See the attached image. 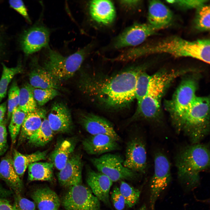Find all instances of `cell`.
<instances>
[{
  "mask_svg": "<svg viewBox=\"0 0 210 210\" xmlns=\"http://www.w3.org/2000/svg\"><path fill=\"white\" fill-rule=\"evenodd\" d=\"M178 178L186 188L190 189L197 186L200 173L210 166V150L207 145L200 143L182 148L175 159Z\"/></svg>",
  "mask_w": 210,
  "mask_h": 210,
  "instance_id": "cell-3",
  "label": "cell"
},
{
  "mask_svg": "<svg viewBox=\"0 0 210 210\" xmlns=\"http://www.w3.org/2000/svg\"><path fill=\"white\" fill-rule=\"evenodd\" d=\"M54 133L47 116L40 127L28 139V143L35 147L44 146L52 140Z\"/></svg>",
  "mask_w": 210,
  "mask_h": 210,
  "instance_id": "cell-28",
  "label": "cell"
},
{
  "mask_svg": "<svg viewBox=\"0 0 210 210\" xmlns=\"http://www.w3.org/2000/svg\"><path fill=\"white\" fill-rule=\"evenodd\" d=\"M10 6L21 15L28 22H31L27 9L22 1L20 0L9 1Z\"/></svg>",
  "mask_w": 210,
  "mask_h": 210,
  "instance_id": "cell-39",
  "label": "cell"
},
{
  "mask_svg": "<svg viewBox=\"0 0 210 210\" xmlns=\"http://www.w3.org/2000/svg\"><path fill=\"white\" fill-rule=\"evenodd\" d=\"M154 172L150 184V206L155 210V203L171 180V164L166 155L161 151L155 153Z\"/></svg>",
  "mask_w": 210,
  "mask_h": 210,
  "instance_id": "cell-9",
  "label": "cell"
},
{
  "mask_svg": "<svg viewBox=\"0 0 210 210\" xmlns=\"http://www.w3.org/2000/svg\"><path fill=\"white\" fill-rule=\"evenodd\" d=\"M100 201L90 188L81 184L69 188L62 204L65 210H101Z\"/></svg>",
  "mask_w": 210,
  "mask_h": 210,
  "instance_id": "cell-10",
  "label": "cell"
},
{
  "mask_svg": "<svg viewBox=\"0 0 210 210\" xmlns=\"http://www.w3.org/2000/svg\"><path fill=\"white\" fill-rule=\"evenodd\" d=\"M138 210H147L146 206L145 204L142 205Z\"/></svg>",
  "mask_w": 210,
  "mask_h": 210,
  "instance_id": "cell-44",
  "label": "cell"
},
{
  "mask_svg": "<svg viewBox=\"0 0 210 210\" xmlns=\"http://www.w3.org/2000/svg\"><path fill=\"white\" fill-rule=\"evenodd\" d=\"M18 107L27 114L37 108V104L33 97L32 87L26 84L20 89Z\"/></svg>",
  "mask_w": 210,
  "mask_h": 210,
  "instance_id": "cell-29",
  "label": "cell"
},
{
  "mask_svg": "<svg viewBox=\"0 0 210 210\" xmlns=\"http://www.w3.org/2000/svg\"><path fill=\"white\" fill-rule=\"evenodd\" d=\"M170 4L177 5L186 9H196L206 4L208 1L204 0H167Z\"/></svg>",
  "mask_w": 210,
  "mask_h": 210,
  "instance_id": "cell-37",
  "label": "cell"
},
{
  "mask_svg": "<svg viewBox=\"0 0 210 210\" xmlns=\"http://www.w3.org/2000/svg\"><path fill=\"white\" fill-rule=\"evenodd\" d=\"M53 164L51 162H37L28 167V179L30 181H51L53 177Z\"/></svg>",
  "mask_w": 210,
  "mask_h": 210,
  "instance_id": "cell-27",
  "label": "cell"
},
{
  "mask_svg": "<svg viewBox=\"0 0 210 210\" xmlns=\"http://www.w3.org/2000/svg\"><path fill=\"white\" fill-rule=\"evenodd\" d=\"M31 197L38 210H58L60 205L57 194L48 187L36 189Z\"/></svg>",
  "mask_w": 210,
  "mask_h": 210,
  "instance_id": "cell-24",
  "label": "cell"
},
{
  "mask_svg": "<svg viewBox=\"0 0 210 210\" xmlns=\"http://www.w3.org/2000/svg\"><path fill=\"white\" fill-rule=\"evenodd\" d=\"M7 105L6 102L0 104V124L3 121Z\"/></svg>",
  "mask_w": 210,
  "mask_h": 210,
  "instance_id": "cell-43",
  "label": "cell"
},
{
  "mask_svg": "<svg viewBox=\"0 0 210 210\" xmlns=\"http://www.w3.org/2000/svg\"><path fill=\"white\" fill-rule=\"evenodd\" d=\"M3 70L0 79V102L5 97L9 84L14 77L22 71V66L10 68L2 64Z\"/></svg>",
  "mask_w": 210,
  "mask_h": 210,
  "instance_id": "cell-30",
  "label": "cell"
},
{
  "mask_svg": "<svg viewBox=\"0 0 210 210\" xmlns=\"http://www.w3.org/2000/svg\"><path fill=\"white\" fill-rule=\"evenodd\" d=\"M117 142L106 135H91L83 141L82 145L88 154L98 155L119 149Z\"/></svg>",
  "mask_w": 210,
  "mask_h": 210,
  "instance_id": "cell-18",
  "label": "cell"
},
{
  "mask_svg": "<svg viewBox=\"0 0 210 210\" xmlns=\"http://www.w3.org/2000/svg\"><path fill=\"white\" fill-rule=\"evenodd\" d=\"M47 151H37L30 154H24L14 149L12 158L15 170L20 177L23 176L26 170L31 164L45 160Z\"/></svg>",
  "mask_w": 210,
  "mask_h": 210,
  "instance_id": "cell-25",
  "label": "cell"
},
{
  "mask_svg": "<svg viewBox=\"0 0 210 210\" xmlns=\"http://www.w3.org/2000/svg\"><path fill=\"white\" fill-rule=\"evenodd\" d=\"M140 3V1L139 0H124L120 1V3L123 6L131 9L136 8Z\"/></svg>",
  "mask_w": 210,
  "mask_h": 210,
  "instance_id": "cell-41",
  "label": "cell"
},
{
  "mask_svg": "<svg viewBox=\"0 0 210 210\" xmlns=\"http://www.w3.org/2000/svg\"><path fill=\"white\" fill-rule=\"evenodd\" d=\"M145 68L143 65L136 66L110 76L85 75L80 82V88L93 101L105 108H121L135 99L137 79Z\"/></svg>",
  "mask_w": 210,
  "mask_h": 210,
  "instance_id": "cell-1",
  "label": "cell"
},
{
  "mask_svg": "<svg viewBox=\"0 0 210 210\" xmlns=\"http://www.w3.org/2000/svg\"><path fill=\"white\" fill-rule=\"evenodd\" d=\"M124 159L119 155L107 153L98 158H91V161L98 172L105 175L113 182L135 179L137 173L124 166Z\"/></svg>",
  "mask_w": 210,
  "mask_h": 210,
  "instance_id": "cell-8",
  "label": "cell"
},
{
  "mask_svg": "<svg viewBox=\"0 0 210 210\" xmlns=\"http://www.w3.org/2000/svg\"><path fill=\"white\" fill-rule=\"evenodd\" d=\"M76 144L72 138L63 139L59 142L50 154L49 159L59 171L65 165L73 154Z\"/></svg>",
  "mask_w": 210,
  "mask_h": 210,
  "instance_id": "cell-23",
  "label": "cell"
},
{
  "mask_svg": "<svg viewBox=\"0 0 210 210\" xmlns=\"http://www.w3.org/2000/svg\"><path fill=\"white\" fill-rule=\"evenodd\" d=\"M87 46L67 56L48 48L44 68L60 83L72 77L79 69L90 51Z\"/></svg>",
  "mask_w": 210,
  "mask_h": 210,
  "instance_id": "cell-6",
  "label": "cell"
},
{
  "mask_svg": "<svg viewBox=\"0 0 210 210\" xmlns=\"http://www.w3.org/2000/svg\"><path fill=\"white\" fill-rule=\"evenodd\" d=\"M34 66L29 75L30 85L36 88H53L58 90L60 83L43 67L40 66L37 60H34Z\"/></svg>",
  "mask_w": 210,
  "mask_h": 210,
  "instance_id": "cell-22",
  "label": "cell"
},
{
  "mask_svg": "<svg viewBox=\"0 0 210 210\" xmlns=\"http://www.w3.org/2000/svg\"><path fill=\"white\" fill-rule=\"evenodd\" d=\"M156 31L148 23H135L126 28L115 39V48L120 49L140 46Z\"/></svg>",
  "mask_w": 210,
  "mask_h": 210,
  "instance_id": "cell-11",
  "label": "cell"
},
{
  "mask_svg": "<svg viewBox=\"0 0 210 210\" xmlns=\"http://www.w3.org/2000/svg\"><path fill=\"white\" fill-rule=\"evenodd\" d=\"M50 32L42 26H34L26 30L22 35L20 43L21 48L26 55L36 52L47 47Z\"/></svg>",
  "mask_w": 210,
  "mask_h": 210,
  "instance_id": "cell-13",
  "label": "cell"
},
{
  "mask_svg": "<svg viewBox=\"0 0 210 210\" xmlns=\"http://www.w3.org/2000/svg\"><path fill=\"white\" fill-rule=\"evenodd\" d=\"M119 188L124 199L125 205L129 208L134 206L139 199L141 191L123 181L121 182Z\"/></svg>",
  "mask_w": 210,
  "mask_h": 210,
  "instance_id": "cell-32",
  "label": "cell"
},
{
  "mask_svg": "<svg viewBox=\"0 0 210 210\" xmlns=\"http://www.w3.org/2000/svg\"><path fill=\"white\" fill-rule=\"evenodd\" d=\"M46 117V111L42 108H37L27 113L20 129L18 143L28 140L40 127Z\"/></svg>",
  "mask_w": 210,
  "mask_h": 210,
  "instance_id": "cell-21",
  "label": "cell"
},
{
  "mask_svg": "<svg viewBox=\"0 0 210 210\" xmlns=\"http://www.w3.org/2000/svg\"><path fill=\"white\" fill-rule=\"evenodd\" d=\"M172 18V11L163 3L158 0L150 1L148 23L156 31L168 26L171 22Z\"/></svg>",
  "mask_w": 210,
  "mask_h": 210,
  "instance_id": "cell-19",
  "label": "cell"
},
{
  "mask_svg": "<svg viewBox=\"0 0 210 210\" xmlns=\"http://www.w3.org/2000/svg\"><path fill=\"white\" fill-rule=\"evenodd\" d=\"M0 178L18 193L22 189V181L15 170L10 155L3 158L0 162Z\"/></svg>",
  "mask_w": 210,
  "mask_h": 210,
  "instance_id": "cell-26",
  "label": "cell"
},
{
  "mask_svg": "<svg viewBox=\"0 0 210 210\" xmlns=\"http://www.w3.org/2000/svg\"><path fill=\"white\" fill-rule=\"evenodd\" d=\"M0 210H14L13 206L6 200L0 198Z\"/></svg>",
  "mask_w": 210,
  "mask_h": 210,
  "instance_id": "cell-42",
  "label": "cell"
},
{
  "mask_svg": "<svg viewBox=\"0 0 210 210\" xmlns=\"http://www.w3.org/2000/svg\"><path fill=\"white\" fill-rule=\"evenodd\" d=\"M111 199L115 208L117 210H123L125 205L124 199L121 193L119 188L117 186L113 188Z\"/></svg>",
  "mask_w": 210,
  "mask_h": 210,
  "instance_id": "cell-38",
  "label": "cell"
},
{
  "mask_svg": "<svg viewBox=\"0 0 210 210\" xmlns=\"http://www.w3.org/2000/svg\"><path fill=\"white\" fill-rule=\"evenodd\" d=\"M86 182L93 194L107 206L111 208L109 192L113 182L99 172L88 168Z\"/></svg>",
  "mask_w": 210,
  "mask_h": 210,
  "instance_id": "cell-15",
  "label": "cell"
},
{
  "mask_svg": "<svg viewBox=\"0 0 210 210\" xmlns=\"http://www.w3.org/2000/svg\"><path fill=\"white\" fill-rule=\"evenodd\" d=\"M197 89L196 80L187 78L181 83L172 98L165 101V107L170 115L175 129L183 112L197 96Z\"/></svg>",
  "mask_w": 210,
  "mask_h": 210,
  "instance_id": "cell-7",
  "label": "cell"
},
{
  "mask_svg": "<svg viewBox=\"0 0 210 210\" xmlns=\"http://www.w3.org/2000/svg\"><path fill=\"white\" fill-rule=\"evenodd\" d=\"M147 153L144 141L141 137L134 136L127 144L123 165L136 172L144 173L147 167Z\"/></svg>",
  "mask_w": 210,
  "mask_h": 210,
  "instance_id": "cell-12",
  "label": "cell"
},
{
  "mask_svg": "<svg viewBox=\"0 0 210 210\" xmlns=\"http://www.w3.org/2000/svg\"><path fill=\"white\" fill-rule=\"evenodd\" d=\"M20 88L15 81H13L11 85L8 93V119L10 118L14 110L18 106Z\"/></svg>",
  "mask_w": 210,
  "mask_h": 210,
  "instance_id": "cell-35",
  "label": "cell"
},
{
  "mask_svg": "<svg viewBox=\"0 0 210 210\" xmlns=\"http://www.w3.org/2000/svg\"><path fill=\"white\" fill-rule=\"evenodd\" d=\"M1 42H0V52L1 51Z\"/></svg>",
  "mask_w": 210,
  "mask_h": 210,
  "instance_id": "cell-45",
  "label": "cell"
},
{
  "mask_svg": "<svg viewBox=\"0 0 210 210\" xmlns=\"http://www.w3.org/2000/svg\"><path fill=\"white\" fill-rule=\"evenodd\" d=\"M187 72V70H173L162 71L153 74L146 95L137 103L133 119L135 121L144 120L160 122L161 101L165 91L174 79Z\"/></svg>",
  "mask_w": 210,
  "mask_h": 210,
  "instance_id": "cell-4",
  "label": "cell"
},
{
  "mask_svg": "<svg viewBox=\"0 0 210 210\" xmlns=\"http://www.w3.org/2000/svg\"><path fill=\"white\" fill-rule=\"evenodd\" d=\"M195 19V27L199 30L209 31L210 30V6L204 4L197 9Z\"/></svg>",
  "mask_w": 210,
  "mask_h": 210,
  "instance_id": "cell-33",
  "label": "cell"
},
{
  "mask_svg": "<svg viewBox=\"0 0 210 210\" xmlns=\"http://www.w3.org/2000/svg\"><path fill=\"white\" fill-rule=\"evenodd\" d=\"M89 10L92 19L102 24H110L114 21L116 17L114 6L110 1H92L90 3Z\"/></svg>",
  "mask_w": 210,
  "mask_h": 210,
  "instance_id": "cell-20",
  "label": "cell"
},
{
  "mask_svg": "<svg viewBox=\"0 0 210 210\" xmlns=\"http://www.w3.org/2000/svg\"><path fill=\"white\" fill-rule=\"evenodd\" d=\"M36 206L34 202L18 195L13 206L14 210H35Z\"/></svg>",
  "mask_w": 210,
  "mask_h": 210,
  "instance_id": "cell-36",
  "label": "cell"
},
{
  "mask_svg": "<svg viewBox=\"0 0 210 210\" xmlns=\"http://www.w3.org/2000/svg\"><path fill=\"white\" fill-rule=\"evenodd\" d=\"M210 50L209 39L190 41L173 36L153 43L133 48L130 49L129 54L133 60L153 54L164 53L176 57H191L209 64Z\"/></svg>",
  "mask_w": 210,
  "mask_h": 210,
  "instance_id": "cell-2",
  "label": "cell"
},
{
  "mask_svg": "<svg viewBox=\"0 0 210 210\" xmlns=\"http://www.w3.org/2000/svg\"><path fill=\"white\" fill-rule=\"evenodd\" d=\"M47 119L54 132L67 133L72 128L70 112L63 103L56 102L52 104Z\"/></svg>",
  "mask_w": 210,
  "mask_h": 210,
  "instance_id": "cell-16",
  "label": "cell"
},
{
  "mask_svg": "<svg viewBox=\"0 0 210 210\" xmlns=\"http://www.w3.org/2000/svg\"><path fill=\"white\" fill-rule=\"evenodd\" d=\"M80 121L84 128L91 135H106L117 141L120 140L113 125L103 117L91 113H86L82 115Z\"/></svg>",
  "mask_w": 210,
  "mask_h": 210,
  "instance_id": "cell-14",
  "label": "cell"
},
{
  "mask_svg": "<svg viewBox=\"0 0 210 210\" xmlns=\"http://www.w3.org/2000/svg\"><path fill=\"white\" fill-rule=\"evenodd\" d=\"M82 163L79 154H72L65 166L59 171L57 178L60 184L65 187L81 184Z\"/></svg>",
  "mask_w": 210,
  "mask_h": 210,
  "instance_id": "cell-17",
  "label": "cell"
},
{
  "mask_svg": "<svg viewBox=\"0 0 210 210\" xmlns=\"http://www.w3.org/2000/svg\"><path fill=\"white\" fill-rule=\"evenodd\" d=\"M210 99L197 96L185 110L180 119L176 132H183L192 144L199 143L210 131Z\"/></svg>",
  "mask_w": 210,
  "mask_h": 210,
  "instance_id": "cell-5",
  "label": "cell"
},
{
  "mask_svg": "<svg viewBox=\"0 0 210 210\" xmlns=\"http://www.w3.org/2000/svg\"><path fill=\"white\" fill-rule=\"evenodd\" d=\"M32 90L34 99L37 104L40 106H43L60 94L57 90L53 88L41 89L32 87Z\"/></svg>",
  "mask_w": 210,
  "mask_h": 210,
  "instance_id": "cell-34",
  "label": "cell"
},
{
  "mask_svg": "<svg viewBox=\"0 0 210 210\" xmlns=\"http://www.w3.org/2000/svg\"><path fill=\"white\" fill-rule=\"evenodd\" d=\"M26 114L18 107L15 108L12 113L8 129L13 144L15 142Z\"/></svg>",
  "mask_w": 210,
  "mask_h": 210,
  "instance_id": "cell-31",
  "label": "cell"
},
{
  "mask_svg": "<svg viewBox=\"0 0 210 210\" xmlns=\"http://www.w3.org/2000/svg\"><path fill=\"white\" fill-rule=\"evenodd\" d=\"M7 132L4 123L0 124V156L3 155L8 148Z\"/></svg>",
  "mask_w": 210,
  "mask_h": 210,
  "instance_id": "cell-40",
  "label": "cell"
}]
</instances>
